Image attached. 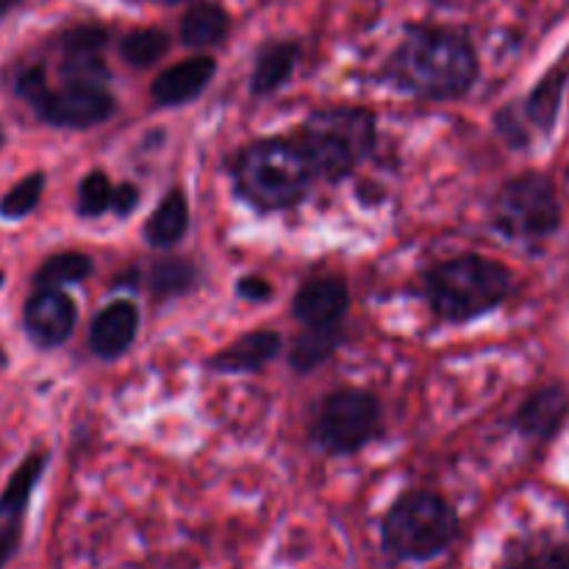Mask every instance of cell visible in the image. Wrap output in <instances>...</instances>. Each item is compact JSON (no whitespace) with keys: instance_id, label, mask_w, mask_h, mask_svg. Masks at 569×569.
Returning a JSON list of instances; mask_svg holds the SVG:
<instances>
[{"instance_id":"obj_1","label":"cell","mask_w":569,"mask_h":569,"mask_svg":"<svg viewBox=\"0 0 569 569\" xmlns=\"http://www.w3.org/2000/svg\"><path fill=\"white\" fill-rule=\"evenodd\" d=\"M481 76L478 48L465 28L411 22L381 64L383 83L417 100H461Z\"/></svg>"},{"instance_id":"obj_2","label":"cell","mask_w":569,"mask_h":569,"mask_svg":"<svg viewBox=\"0 0 569 569\" xmlns=\"http://www.w3.org/2000/svg\"><path fill=\"white\" fill-rule=\"evenodd\" d=\"M515 292L509 267L481 253H461L437 261L422 276V295L433 317L448 326L481 320L506 303Z\"/></svg>"},{"instance_id":"obj_3","label":"cell","mask_w":569,"mask_h":569,"mask_svg":"<svg viewBox=\"0 0 569 569\" xmlns=\"http://www.w3.org/2000/svg\"><path fill=\"white\" fill-rule=\"evenodd\" d=\"M289 139L306 156L315 178L339 183L372 156L378 122L365 106H322Z\"/></svg>"},{"instance_id":"obj_4","label":"cell","mask_w":569,"mask_h":569,"mask_svg":"<svg viewBox=\"0 0 569 569\" xmlns=\"http://www.w3.org/2000/svg\"><path fill=\"white\" fill-rule=\"evenodd\" d=\"M315 183L309 161L292 139H256L239 150L233 164L237 194L256 211H287L306 200Z\"/></svg>"},{"instance_id":"obj_5","label":"cell","mask_w":569,"mask_h":569,"mask_svg":"<svg viewBox=\"0 0 569 569\" xmlns=\"http://www.w3.org/2000/svg\"><path fill=\"white\" fill-rule=\"evenodd\" d=\"M459 515L445 495L411 489L383 515L381 548L398 561H431L459 539Z\"/></svg>"},{"instance_id":"obj_6","label":"cell","mask_w":569,"mask_h":569,"mask_svg":"<svg viewBox=\"0 0 569 569\" xmlns=\"http://www.w3.org/2000/svg\"><path fill=\"white\" fill-rule=\"evenodd\" d=\"M11 89L17 98L31 106L33 114L44 126L67 128V131H87V128L106 122L117 111V98L111 87L50 81L39 59L20 61L14 67Z\"/></svg>"},{"instance_id":"obj_7","label":"cell","mask_w":569,"mask_h":569,"mask_svg":"<svg viewBox=\"0 0 569 569\" xmlns=\"http://www.w3.org/2000/svg\"><path fill=\"white\" fill-rule=\"evenodd\" d=\"M489 220L509 242H542L561 226L559 192L545 172H522L498 189Z\"/></svg>"},{"instance_id":"obj_8","label":"cell","mask_w":569,"mask_h":569,"mask_svg":"<svg viewBox=\"0 0 569 569\" xmlns=\"http://www.w3.org/2000/svg\"><path fill=\"white\" fill-rule=\"evenodd\" d=\"M381 433V403L359 387H339L322 398L311 426V442L326 456L365 450Z\"/></svg>"},{"instance_id":"obj_9","label":"cell","mask_w":569,"mask_h":569,"mask_svg":"<svg viewBox=\"0 0 569 569\" xmlns=\"http://www.w3.org/2000/svg\"><path fill=\"white\" fill-rule=\"evenodd\" d=\"M569 81V72L565 64L553 67L542 76V81L531 89L522 100L503 106L495 114V128L506 139L509 148H528L537 133L548 137L559 120L561 100Z\"/></svg>"},{"instance_id":"obj_10","label":"cell","mask_w":569,"mask_h":569,"mask_svg":"<svg viewBox=\"0 0 569 569\" xmlns=\"http://www.w3.org/2000/svg\"><path fill=\"white\" fill-rule=\"evenodd\" d=\"M78 306L64 289H37L22 309V328L39 350L61 348L72 337Z\"/></svg>"},{"instance_id":"obj_11","label":"cell","mask_w":569,"mask_h":569,"mask_svg":"<svg viewBox=\"0 0 569 569\" xmlns=\"http://www.w3.org/2000/svg\"><path fill=\"white\" fill-rule=\"evenodd\" d=\"M350 309V289L342 276H315L300 283L292 300L295 320L303 328H345Z\"/></svg>"},{"instance_id":"obj_12","label":"cell","mask_w":569,"mask_h":569,"mask_svg":"<svg viewBox=\"0 0 569 569\" xmlns=\"http://www.w3.org/2000/svg\"><path fill=\"white\" fill-rule=\"evenodd\" d=\"M217 76V59L211 53H194L164 67L150 83V100L156 109H181L209 89Z\"/></svg>"},{"instance_id":"obj_13","label":"cell","mask_w":569,"mask_h":569,"mask_svg":"<svg viewBox=\"0 0 569 569\" xmlns=\"http://www.w3.org/2000/svg\"><path fill=\"white\" fill-rule=\"evenodd\" d=\"M139 322L142 317H139V306L133 300H111L94 315L92 326H89V350L103 361L122 359L137 342Z\"/></svg>"},{"instance_id":"obj_14","label":"cell","mask_w":569,"mask_h":569,"mask_svg":"<svg viewBox=\"0 0 569 569\" xmlns=\"http://www.w3.org/2000/svg\"><path fill=\"white\" fill-rule=\"evenodd\" d=\"M283 337L272 328H253L244 337L233 339L222 350H217L206 367L217 376H248V372H261L267 365L281 356Z\"/></svg>"},{"instance_id":"obj_15","label":"cell","mask_w":569,"mask_h":569,"mask_svg":"<svg viewBox=\"0 0 569 569\" xmlns=\"http://www.w3.org/2000/svg\"><path fill=\"white\" fill-rule=\"evenodd\" d=\"M300 59H303V44L298 39H267L253 56L248 81L250 94L253 98H272V94L281 92L292 81Z\"/></svg>"},{"instance_id":"obj_16","label":"cell","mask_w":569,"mask_h":569,"mask_svg":"<svg viewBox=\"0 0 569 569\" xmlns=\"http://www.w3.org/2000/svg\"><path fill=\"white\" fill-rule=\"evenodd\" d=\"M233 17L220 0H192L178 22V42L194 53L222 48L231 37Z\"/></svg>"},{"instance_id":"obj_17","label":"cell","mask_w":569,"mask_h":569,"mask_svg":"<svg viewBox=\"0 0 569 569\" xmlns=\"http://www.w3.org/2000/svg\"><path fill=\"white\" fill-rule=\"evenodd\" d=\"M569 409L567 392L561 387H542L528 395L515 415V428L526 439L548 442L561 426Z\"/></svg>"},{"instance_id":"obj_18","label":"cell","mask_w":569,"mask_h":569,"mask_svg":"<svg viewBox=\"0 0 569 569\" xmlns=\"http://www.w3.org/2000/svg\"><path fill=\"white\" fill-rule=\"evenodd\" d=\"M189 231V200L181 187L167 189L164 198L159 200L150 217L144 220V242L153 248H172L181 242Z\"/></svg>"},{"instance_id":"obj_19","label":"cell","mask_w":569,"mask_h":569,"mask_svg":"<svg viewBox=\"0 0 569 569\" xmlns=\"http://www.w3.org/2000/svg\"><path fill=\"white\" fill-rule=\"evenodd\" d=\"M48 461L50 456L44 450H33L17 465V470L11 472L3 492H0V520H22L26 517L33 489L39 487L44 470H48Z\"/></svg>"},{"instance_id":"obj_20","label":"cell","mask_w":569,"mask_h":569,"mask_svg":"<svg viewBox=\"0 0 569 569\" xmlns=\"http://www.w3.org/2000/svg\"><path fill=\"white\" fill-rule=\"evenodd\" d=\"M342 342L345 328H303L289 345V367L300 376H309L317 367L326 365Z\"/></svg>"},{"instance_id":"obj_21","label":"cell","mask_w":569,"mask_h":569,"mask_svg":"<svg viewBox=\"0 0 569 569\" xmlns=\"http://www.w3.org/2000/svg\"><path fill=\"white\" fill-rule=\"evenodd\" d=\"M172 37L159 26H139L122 33L117 42V53L133 70H148V67L159 64L167 53H170Z\"/></svg>"},{"instance_id":"obj_22","label":"cell","mask_w":569,"mask_h":569,"mask_svg":"<svg viewBox=\"0 0 569 569\" xmlns=\"http://www.w3.org/2000/svg\"><path fill=\"white\" fill-rule=\"evenodd\" d=\"M148 287L150 292L159 300L183 298L198 287V267L183 256H164L150 264L148 272Z\"/></svg>"},{"instance_id":"obj_23","label":"cell","mask_w":569,"mask_h":569,"mask_svg":"<svg viewBox=\"0 0 569 569\" xmlns=\"http://www.w3.org/2000/svg\"><path fill=\"white\" fill-rule=\"evenodd\" d=\"M94 264L92 256L81 253V250H59V253L48 256L33 272V287L37 289H64L70 283H81L92 276Z\"/></svg>"},{"instance_id":"obj_24","label":"cell","mask_w":569,"mask_h":569,"mask_svg":"<svg viewBox=\"0 0 569 569\" xmlns=\"http://www.w3.org/2000/svg\"><path fill=\"white\" fill-rule=\"evenodd\" d=\"M111 198H114V183H111L106 170H89L78 183L76 211L81 220H98L106 211H111Z\"/></svg>"},{"instance_id":"obj_25","label":"cell","mask_w":569,"mask_h":569,"mask_svg":"<svg viewBox=\"0 0 569 569\" xmlns=\"http://www.w3.org/2000/svg\"><path fill=\"white\" fill-rule=\"evenodd\" d=\"M44 183H48V176L42 170L28 172L22 181H17L9 192L0 198V217L3 220H22V217L31 214L39 206L44 192Z\"/></svg>"},{"instance_id":"obj_26","label":"cell","mask_w":569,"mask_h":569,"mask_svg":"<svg viewBox=\"0 0 569 569\" xmlns=\"http://www.w3.org/2000/svg\"><path fill=\"white\" fill-rule=\"evenodd\" d=\"M139 203H142V192H139L137 183L122 181L114 187V198H111V214H117L126 220V217H131L133 211L139 209Z\"/></svg>"},{"instance_id":"obj_27","label":"cell","mask_w":569,"mask_h":569,"mask_svg":"<svg viewBox=\"0 0 569 569\" xmlns=\"http://www.w3.org/2000/svg\"><path fill=\"white\" fill-rule=\"evenodd\" d=\"M22 542V520H3L0 522V569L9 567Z\"/></svg>"},{"instance_id":"obj_28","label":"cell","mask_w":569,"mask_h":569,"mask_svg":"<svg viewBox=\"0 0 569 569\" xmlns=\"http://www.w3.org/2000/svg\"><path fill=\"white\" fill-rule=\"evenodd\" d=\"M237 295L248 303H267L272 298V283L261 276H244L237 281Z\"/></svg>"},{"instance_id":"obj_29","label":"cell","mask_w":569,"mask_h":569,"mask_svg":"<svg viewBox=\"0 0 569 569\" xmlns=\"http://www.w3.org/2000/svg\"><path fill=\"white\" fill-rule=\"evenodd\" d=\"M128 3H137V6H178V3H187V0H128Z\"/></svg>"},{"instance_id":"obj_30","label":"cell","mask_w":569,"mask_h":569,"mask_svg":"<svg viewBox=\"0 0 569 569\" xmlns=\"http://www.w3.org/2000/svg\"><path fill=\"white\" fill-rule=\"evenodd\" d=\"M20 3L22 0H0V20H3V17H9Z\"/></svg>"},{"instance_id":"obj_31","label":"cell","mask_w":569,"mask_h":569,"mask_svg":"<svg viewBox=\"0 0 569 569\" xmlns=\"http://www.w3.org/2000/svg\"><path fill=\"white\" fill-rule=\"evenodd\" d=\"M0 287H3V272H0ZM0 365H6V353H3V348H0Z\"/></svg>"},{"instance_id":"obj_32","label":"cell","mask_w":569,"mask_h":569,"mask_svg":"<svg viewBox=\"0 0 569 569\" xmlns=\"http://www.w3.org/2000/svg\"><path fill=\"white\" fill-rule=\"evenodd\" d=\"M6 144V131H3V126H0V148H3Z\"/></svg>"},{"instance_id":"obj_33","label":"cell","mask_w":569,"mask_h":569,"mask_svg":"<svg viewBox=\"0 0 569 569\" xmlns=\"http://www.w3.org/2000/svg\"><path fill=\"white\" fill-rule=\"evenodd\" d=\"M556 569H569V559H565V561H559V565H556Z\"/></svg>"}]
</instances>
